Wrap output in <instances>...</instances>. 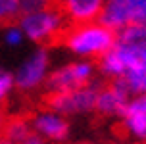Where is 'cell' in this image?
<instances>
[{"label": "cell", "mask_w": 146, "mask_h": 144, "mask_svg": "<svg viewBox=\"0 0 146 144\" xmlns=\"http://www.w3.org/2000/svg\"><path fill=\"white\" fill-rule=\"evenodd\" d=\"M98 23L119 33L133 23H146V0H110L104 2Z\"/></svg>", "instance_id": "5b68a950"}, {"label": "cell", "mask_w": 146, "mask_h": 144, "mask_svg": "<svg viewBox=\"0 0 146 144\" xmlns=\"http://www.w3.org/2000/svg\"><path fill=\"white\" fill-rule=\"evenodd\" d=\"M31 127L36 135L44 140H52V142H62L66 140L69 135V123L64 115L48 111V109H40L36 113L29 115Z\"/></svg>", "instance_id": "9c48e42d"}, {"label": "cell", "mask_w": 146, "mask_h": 144, "mask_svg": "<svg viewBox=\"0 0 146 144\" xmlns=\"http://www.w3.org/2000/svg\"><path fill=\"white\" fill-rule=\"evenodd\" d=\"M77 144H92V142H77Z\"/></svg>", "instance_id": "ac0fdd59"}, {"label": "cell", "mask_w": 146, "mask_h": 144, "mask_svg": "<svg viewBox=\"0 0 146 144\" xmlns=\"http://www.w3.org/2000/svg\"><path fill=\"white\" fill-rule=\"evenodd\" d=\"M98 85H87L77 90H69V92H46L42 96L44 109L54 111L60 115H77V113H88L94 111L96 108V98H98Z\"/></svg>", "instance_id": "277c9868"}, {"label": "cell", "mask_w": 146, "mask_h": 144, "mask_svg": "<svg viewBox=\"0 0 146 144\" xmlns=\"http://www.w3.org/2000/svg\"><path fill=\"white\" fill-rule=\"evenodd\" d=\"M48 65H50V56L46 48H38L31 54L21 67L17 69L14 75V86L21 92H31L46 81V73H48Z\"/></svg>", "instance_id": "52a82bcc"}, {"label": "cell", "mask_w": 146, "mask_h": 144, "mask_svg": "<svg viewBox=\"0 0 146 144\" xmlns=\"http://www.w3.org/2000/svg\"><path fill=\"white\" fill-rule=\"evenodd\" d=\"M12 86H14V77H12V73L4 71V69L0 67V104L6 100V96L10 94Z\"/></svg>", "instance_id": "5bb4252c"}, {"label": "cell", "mask_w": 146, "mask_h": 144, "mask_svg": "<svg viewBox=\"0 0 146 144\" xmlns=\"http://www.w3.org/2000/svg\"><path fill=\"white\" fill-rule=\"evenodd\" d=\"M0 144H14V142H10L8 138H4V137H0Z\"/></svg>", "instance_id": "e0dca14e"}, {"label": "cell", "mask_w": 146, "mask_h": 144, "mask_svg": "<svg viewBox=\"0 0 146 144\" xmlns=\"http://www.w3.org/2000/svg\"><path fill=\"white\" fill-rule=\"evenodd\" d=\"M131 100L133 96L123 85V81H110L108 85L100 86L98 90L94 111L108 117H121Z\"/></svg>", "instance_id": "ba28073f"}, {"label": "cell", "mask_w": 146, "mask_h": 144, "mask_svg": "<svg viewBox=\"0 0 146 144\" xmlns=\"http://www.w3.org/2000/svg\"><path fill=\"white\" fill-rule=\"evenodd\" d=\"M121 125L131 138L146 142V94L135 96L121 115Z\"/></svg>", "instance_id": "30bf717a"}, {"label": "cell", "mask_w": 146, "mask_h": 144, "mask_svg": "<svg viewBox=\"0 0 146 144\" xmlns=\"http://www.w3.org/2000/svg\"><path fill=\"white\" fill-rule=\"evenodd\" d=\"M15 25L21 29L27 38L40 44V48L62 42L67 29L71 27L69 19L62 10V4H52V2H46L40 10L19 15Z\"/></svg>", "instance_id": "6da1fadb"}, {"label": "cell", "mask_w": 146, "mask_h": 144, "mask_svg": "<svg viewBox=\"0 0 146 144\" xmlns=\"http://www.w3.org/2000/svg\"><path fill=\"white\" fill-rule=\"evenodd\" d=\"M23 31L17 25H10V27L6 29V35H4V42L8 44V46H19V44L23 42Z\"/></svg>", "instance_id": "4fadbf2b"}, {"label": "cell", "mask_w": 146, "mask_h": 144, "mask_svg": "<svg viewBox=\"0 0 146 144\" xmlns=\"http://www.w3.org/2000/svg\"><path fill=\"white\" fill-rule=\"evenodd\" d=\"M104 2L100 0H67L62 2V10L71 25H87L96 23L102 14Z\"/></svg>", "instance_id": "8fae6325"}, {"label": "cell", "mask_w": 146, "mask_h": 144, "mask_svg": "<svg viewBox=\"0 0 146 144\" xmlns=\"http://www.w3.org/2000/svg\"><path fill=\"white\" fill-rule=\"evenodd\" d=\"M19 144H46V140H44V138H40V137H38V135L35 133V131H33L29 137L25 138L23 142H19Z\"/></svg>", "instance_id": "9a60e30c"}, {"label": "cell", "mask_w": 146, "mask_h": 144, "mask_svg": "<svg viewBox=\"0 0 146 144\" xmlns=\"http://www.w3.org/2000/svg\"><path fill=\"white\" fill-rule=\"evenodd\" d=\"M62 42L81 58H102L113 48L115 33L100 25L98 21L87 25H71L64 35Z\"/></svg>", "instance_id": "7a4b0ae2"}, {"label": "cell", "mask_w": 146, "mask_h": 144, "mask_svg": "<svg viewBox=\"0 0 146 144\" xmlns=\"http://www.w3.org/2000/svg\"><path fill=\"white\" fill-rule=\"evenodd\" d=\"M92 75H94V64L88 60H79L52 71L44 81V86L46 92H69L90 85Z\"/></svg>", "instance_id": "8992f818"}, {"label": "cell", "mask_w": 146, "mask_h": 144, "mask_svg": "<svg viewBox=\"0 0 146 144\" xmlns=\"http://www.w3.org/2000/svg\"><path fill=\"white\" fill-rule=\"evenodd\" d=\"M123 85L127 86V90L131 92V96H144L146 94V69H140V71H133L129 75H125Z\"/></svg>", "instance_id": "7c38bea8"}, {"label": "cell", "mask_w": 146, "mask_h": 144, "mask_svg": "<svg viewBox=\"0 0 146 144\" xmlns=\"http://www.w3.org/2000/svg\"><path fill=\"white\" fill-rule=\"evenodd\" d=\"M100 71L111 81H121L133 71L146 69V42L142 44H121L115 42L113 48L104 54L98 62Z\"/></svg>", "instance_id": "3957f363"}, {"label": "cell", "mask_w": 146, "mask_h": 144, "mask_svg": "<svg viewBox=\"0 0 146 144\" xmlns=\"http://www.w3.org/2000/svg\"><path fill=\"white\" fill-rule=\"evenodd\" d=\"M6 117H8V113H6V104L2 102V104H0V131H2L4 123H6Z\"/></svg>", "instance_id": "2e32d148"}]
</instances>
